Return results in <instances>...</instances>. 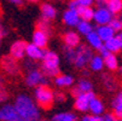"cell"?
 I'll return each instance as SVG.
<instances>
[{
	"label": "cell",
	"instance_id": "cell-18",
	"mask_svg": "<svg viewBox=\"0 0 122 121\" xmlns=\"http://www.w3.org/2000/svg\"><path fill=\"white\" fill-rule=\"evenodd\" d=\"M76 12H77L80 18H82V21H86V22L91 21L93 18V15H94L93 10L90 6H82V5H80L76 9Z\"/></svg>",
	"mask_w": 122,
	"mask_h": 121
},
{
	"label": "cell",
	"instance_id": "cell-34",
	"mask_svg": "<svg viewBox=\"0 0 122 121\" xmlns=\"http://www.w3.org/2000/svg\"><path fill=\"white\" fill-rule=\"evenodd\" d=\"M53 98H55V100L58 102V103H63V102H65V99H66L64 92H53Z\"/></svg>",
	"mask_w": 122,
	"mask_h": 121
},
{
	"label": "cell",
	"instance_id": "cell-4",
	"mask_svg": "<svg viewBox=\"0 0 122 121\" xmlns=\"http://www.w3.org/2000/svg\"><path fill=\"white\" fill-rule=\"evenodd\" d=\"M93 57V51L90 46L87 45H81L77 50H76V56H75V61H74V65L76 68H85L87 65V63H90V61Z\"/></svg>",
	"mask_w": 122,
	"mask_h": 121
},
{
	"label": "cell",
	"instance_id": "cell-6",
	"mask_svg": "<svg viewBox=\"0 0 122 121\" xmlns=\"http://www.w3.org/2000/svg\"><path fill=\"white\" fill-rule=\"evenodd\" d=\"M0 121H28L17 113L15 105L5 104L0 108Z\"/></svg>",
	"mask_w": 122,
	"mask_h": 121
},
{
	"label": "cell",
	"instance_id": "cell-8",
	"mask_svg": "<svg viewBox=\"0 0 122 121\" xmlns=\"http://www.w3.org/2000/svg\"><path fill=\"white\" fill-rule=\"evenodd\" d=\"M96 97V95L92 92V91H88V92H85V93H81L79 97H76L75 99V109L79 110V111H86L88 110L90 108V103L91 100Z\"/></svg>",
	"mask_w": 122,
	"mask_h": 121
},
{
	"label": "cell",
	"instance_id": "cell-32",
	"mask_svg": "<svg viewBox=\"0 0 122 121\" xmlns=\"http://www.w3.org/2000/svg\"><path fill=\"white\" fill-rule=\"evenodd\" d=\"M109 26L114 29V32H117V30L122 29V22L117 18H111L110 22H109Z\"/></svg>",
	"mask_w": 122,
	"mask_h": 121
},
{
	"label": "cell",
	"instance_id": "cell-30",
	"mask_svg": "<svg viewBox=\"0 0 122 121\" xmlns=\"http://www.w3.org/2000/svg\"><path fill=\"white\" fill-rule=\"evenodd\" d=\"M77 87L80 89V91H81L82 93H85V92L92 91L93 85H92V82H90L88 80H80L79 84H77Z\"/></svg>",
	"mask_w": 122,
	"mask_h": 121
},
{
	"label": "cell",
	"instance_id": "cell-1",
	"mask_svg": "<svg viewBox=\"0 0 122 121\" xmlns=\"http://www.w3.org/2000/svg\"><path fill=\"white\" fill-rule=\"evenodd\" d=\"M15 108L17 113L28 121H36L40 119V113L38 107L34 104L31 98L25 95H20L16 98Z\"/></svg>",
	"mask_w": 122,
	"mask_h": 121
},
{
	"label": "cell",
	"instance_id": "cell-43",
	"mask_svg": "<svg viewBox=\"0 0 122 121\" xmlns=\"http://www.w3.org/2000/svg\"><path fill=\"white\" fill-rule=\"evenodd\" d=\"M90 121H103V117L99 115H90Z\"/></svg>",
	"mask_w": 122,
	"mask_h": 121
},
{
	"label": "cell",
	"instance_id": "cell-42",
	"mask_svg": "<svg viewBox=\"0 0 122 121\" xmlns=\"http://www.w3.org/2000/svg\"><path fill=\"white\" fill-rule=\"evenodd\" d=\"M77 1H79L82 6H90V5L92 4L93 0H77Z\"/></svg>",
	"mask_w": 122,
	"mask_h": 121
},
{
	"label": "cell",
	"instance_id": "cell-15",
	"mask_svg": "<svg viewBox=\"0 0 122 121\" xmlns=\"http://www.w3.org/2000/svg\"><path fill=\"white\" fill-rule=\"evenodd\" d=\"M63 41L66 46L70 47H76L80 45V37L75 32H68L63 35Z\"/></svg>",
	"mask_w": 122,
	"mask_h": 121
},
{
	"label": "cell",
	"instance_id": "cell-28",
	"mask_svg": "<svg viewBox=\"0 0 122 121\" xmlns=\"http://www.w3.org/2000/svg\"><path fill=\"white\" fill-rule=\"evenodd\" d=\"M36 28L44 33H46L47 35L51 34V24H50V21H46V20H40L38 23H36Z\"/></svg>",
	"mask_w": 122,
	"mask_h": 121
},
{
	"label": "cell",
	"instance_id": "cell-35",
	"mask_svg": "<svg viewBox=\"0 0 122 121\" xmlns=\"http://www.w3.org/2000/svg\"><path fill=\"white\" fill-rule=\"evenodd\" d=\"M114 109V115L117 120H121L122 119V107H116V108H112Z\"/></svg>",
	"mask_w": 122,
	"mask_h": 121
},
{
	"label": "cell",
	"instance_id": "cell-5",
	"mask_svg": "<svg viewBox=\"0 0 122 121\" xmlns=\"http://www.w3.org/2000/svg\"><path fill=\"white\" fill-rule=\"evenodd\" d=\"M0 67H1V69L6 74L12 75V76L20 73V65L17 63V59L12 57L11 55L3 56V58L0 59Z\"/></svg>",
	"mask_w": 122,
	"mask_h": 121
},
{
	"label": "cell",
	"instance_id": "cell-11",
	"mask_svg": "<svg viewBox=\"0 0 122 121\" xmlns=\"http://www.w3.org/2000/svg\"><path fill=\"white\" fill-rule=\"evenodd\" d=\"M63 21H64V23L68 24V26L75 27V26H77L79 22H80V17H79V15H77V12H76L75 10L69 9V10L65 11L64 15H63Z\"/></svg>",
	"mask_w": 122,
	"mask_h": 121
},
{
	"label": "cell",
	"instance_id": "cell-48",
	"mask_svg": "<svg viewBox=\"0 0 122 121\" xmlns=\"http://www.w3.org/2000/svg\"><path fill=\"white\" fill-rule=\"evenodd\" d=\"M121 74H122V67H121Z\"/></svg>",
	"mask_w": 122,
	"mask_h": 121
},
{
	"label": "cell",
	"instance_id": "cell-29",
	"mask_svg": "<svg viewBox=\"0 0 122 121\" xmlns=\"http://www.w3.org/2000/svg\"><path fill=\"white\" fill-rule=\"evenodd\" d=\"M77 29L81 34H85V35H87V34H90L93 29H92V26L88 23V22H86V21H82V22H79L77 24Z\"/></svg>",
	"mask_w": 122,
	"mask_h": 121
},
{
	"label": "cell",
	"instance_id": "cell-26",
	"mask_svg": "<svg viewBox=\"0 0 122 121\" xmlns=\"http://www.w3.org/2000/svg\"><path fill=\"white\" fill-rule=\"evenodd\" d=\"M52 121H77V117L73 113H59L52 117Z\"/></svg>",
	"mask_w": 122,
	"mask_h": 121
},
{
	"label": "cell",
	"instance_id": "cell-33",
	"mask_svg": "<svg viewBox=\"0 0 122 121\" xmlns=\"http://www.w3.org/2000/svg\"><path fill=\"white\" fill-rule=\"evenodd\" d=\"M111 107L116 108V107H122V91L118 92V95L114 98V100L111 102Z\"/></svg>",
	"mask_w": 122,
	"mask_h": 121
},
{
	"label": "cell",
	"instance_id": "cell-36",
	"mask_svg": "<svg viewBox=\"0 0 122 121\" xmlns=\"http://www.w3.org/2000/svg\"><path fill=\"white\" fill-rule=\"evenodd\" d=\"M103 121H116L117 119L115 117L114 114H110V113H107L105 115H103Z\"/></svg>",
	"mask_w": 122,
	"mask_h": 121
},
{
	"label": "cell",
	"instance_id": "cell-23",
	"mask_svg": "<svg viewBox=\"0 0 122 121\" xmlns=\"http://www.w3.org/2000/svg\"><path fill=\"white\" fill-rule=\"evenodd\" d=\"M107 9L112 13H120L122 10V0H107Z\"/></svg>",
	"mask_w": 122,
	"mask_h": 121
},
{
	"label": "cell",
	"instance_id": "cell-10",
	"mask_svg": "<svg viewBox=\"0 0 122 121\" xmlns=\"http://www.w3.org/2000/svg\"><path fill=\"white\" fill-rule=\"evenodd\" d=\"M111 12L107 9V7H99L94 15H93V18L96 20V22L99 24V26H104V24H108L110 22V20L112 18L111 17Z\"/></svg>",
	"mask_w": 122,
	"mask_h": 121
},
{
	"label": "cell",
	"instance_id": "cell-31",
	"mask_svg": "<svg viewBox=\"0 0 122 121\" xmlns=\"http://www.w3.org/2000/svg\"><path fill=\"white\" fill-rule=\"evenodd\" d=\"M6 99H7V91H6V87H5V82L1 78H0V104L4 103Z\"/></svg>",
	"mask_w": 122,
	"mask_h": 121
},
{
	"label": "cell",
	"instance_id": "cell-38",
	"mask_svg": "<svg viewBox=\"0 0 122 121\" xmlns=\"http://www.w3.org/2000/svg\"><path fill=\"white\" fill-rule=\"evenodd\" d=\"M81 93H82V92L80 91V89L77 87V86H75V87H73V89L70 90V95H71L73 97H75V98H76V97H79Z\"/></svg>",
	"mask_w": 122,
	"mask_h": 121
},
{
	"label": "cell",
	"instance_id": "cell-24",
	"mask_svg": "<svg viewBox=\"0 0 122 121\" xmlns=\"http://www.w3.org/2000/svg\"><path fill=\"white\" fill-rule=\"evenodd\" d=\"M87 40L91 44L92 47H94L96 50H99L102 46H103V42H102V39L98 37V34L96 32H91L90 34H87Z\"/></svg>",
	"mask_w": 122,
	"mask_h": 121
},
{
	"label": "cell",
	"instance_id": "cell-14",
	"mask_svg": "<svg viewBox=\"0 0 122 121\" xmlns=\"http://www.w3.org/2000/svg\"><path fill=\"white\" fill-rule=\"evenodd\" d=\"M40 9H41V18L42 20L51 21V20L56 18L57 11H56V9L52 6V5H50V4H42Z\"/></svg>",
	"mask_w": 122,
	"mask_h": 121
},
{
	"label": "cell",
	"instance_id": "cell-3",
	"mask_svg": "<svg viewBox=\"0 0 122 121\" xmlns=\"http://www.w3.org/2000/svg\"><path fill=\"white\" fill-rule=\"evenodd\" d=\"M35 100L38 105L42 109H50L55 102L53 91L47 85H40L35 89Z\"/></svg>",
	"mask_w": 122,
	"mask_h": 121
},
{
	"label": "cell",
	"instance_id": "cell-25",
	"mask_svg": "<svg viewBox=\"0 0 122 121\" xmlns=\"http://www.w3.org/2000/svg\"><path fill=\"white\" fill-rule=\"evenodd\" d=\"M63 55H64V58L66 59V62L73 64L75 61V56H76V50H75V47H70V46L65 45L63 47Z\"/></svg>",
	"mask_w": 122,
	"mask_h": 121
},
{
	"label": "cell",
	"instance_id": "cell-7",
	"mask_svg": "<svg viewBox=\"0 0 122 121\" xmlns=\"http://www.w3.org/2000/svg\"><path fill=\"white\" fill-rule=\"evenodd\" d=\"M25 84L29 87H34V86H38V85H48V79L46 75L42 74L41 70L33 69V70H29L25 78Z\"/></svg>",
	"mask_w": 122,
	"mask_h": 121
},
{
	"label": "cell",
	"instance_id": "cell-22",
	"mask_svg": "<svg viewBox=\"0 0 122 121\" xmlns=\"http://www.w3.org/2000/svg\"><path fill=\"white\" fill-rule=\"evenodd\" d=\"M74 82V79L69 75H58L55 80V84L58 87H69Z\"/></svg>",
	"mask_w": 122,
	"mask_h": 121
},
{
	"label": "cell",
	"instance_id": "cell-49",
	"mask_svg": "<svg viewBox=\"0 0 122 121\" xmlns=\"http://www.w3.org/2000/svg\"><path fill=\"white\" fill-rule=\"evenodd\" d=\"M116 121H122V119H121V120H116Z\"/></svg>",
	"mask_w": 122,
	"mask_h": 121
},
{
	"label": "cell",
	"instance_id": "cell-27",
	"mask_svg": "<svg viewBox=\"0 0 122 121\" xmlns=\"http://www.w3.org/2000/svg\"><path fill=\"white\" fill-rule=\"evenodd\" d=\"M90 67L92 70H102L103 67H104V61L102 59V57L99 56H96V57H92V59L90 61Z\"/></svg>",
	"mask_w": 122,
	"mask_h": 121
},
{
	"label": "cell",
	"instance_id": "cell-39",
	"mask_svg": "<svg viewBox=\"0 0 122 121\" xmlns=\"http://www.w3.org/2000/svg\"><path fill=\"white\" fill-rule=\"evenodd\" d=\"M24 65H25V68L28 69V70H33V69H36V68H35L36 64L34 63V62H31V61H25V62H24Z\"/></svg>",
	"mask_w": 122,
	"mask_h": 121
},
{
	"label": "cell",
	"instance_id": "cell-44",
	"mask_svg": "<svg viewBox=\"0 0 122 121\" xmlns=\"http://www.w3.org/2000/svg\"><path fill=\"white\" fill-rule=\"evenodd\" d=\"M27 1H29V3H38L39 0H27Z\"/></svg>",
	"mask_w": 122,
	"mask_h": 121
},
{
	"label": "cell",
	"instance_id": "cell-17",
	"mask_svg": "<svg viewBox=\"0 0 122 121\" xmlns=\"http://www.w3.org/2000/svg\"><path fill=\"white\" fill-rule=\"evenodd\" d=\"M102 82H103L104 86H105V89L108 91H110V92H112V91H115L117 89V81H116V79L112 75H110L109 73H104L102 75Z\"/></svg>",
	"mask_w": 122,
	"mask_h": 121
},
{
	"label": "cell",
	"instance_id": "cell-46",
	"mask_svg": "<svg viewBox=\"0 0 122 121\" xmlns=\"http://www.w3.org/2000/svg\"><path fill=\"white\" fill-rule=\"evenodd\" d=\"M96 1L98 3V1H107V0H96Z\"/></svg>",
	"mask_w": 122,
	"mask_h": 121
},
{
	"label": "cell",
	"instance_id": "cell-2",
	"mask_svg": "<svg viewBox=\"0 0 122 121\" xmlns=\"http://www.w3.org/2000/svg\"><path fill=\"white\" fill-rule=\"evenodd\" d=\"M59 57L57 53L52 52V51H47L45 50V53L42 56V64H41V69L44 75H46L47 78H53V76H58L59 75Z\"/></svg>",
	"mask_w": 122,
	"mask_h": 121
},
{
	"label": "cell",
	"instance_id": "cell-41",
	"mask_svg": "<svg viewBox=\"0 0 122 121\" xmlns=\"http://www.w3.org/2000/svg\"><path fill=\"white\" fill-rule=\"evenodd\" d=\"M7 34V32L4 29V27H3V24H1V22H0V44H1V40H3V38Z\"/></svg>",
	"mask_w": 122,
	"mask_h": 121
},
{
	"label": "cell",
	"instance_id": "cell-9",
	"mask_svg": "<svg viewBox=\"0 0 122 121\" xmlns=\"http://www.w3.org/2000/svg\"><path fill=\"white\" fill-rule=\"evenodd\" d=\"M27 42L23 41V40H17L15 41L11 47H10V55L12 57H15L17 61L18 59H22L24 57V53H25V47H27Z\"/></svg>",
	"mask_w": 122,
	"mask_h": 121
},
{
	"label": "cell",
	"instance_id": "cell-16",
	"mask_svg": "<svg viewBox=\"0 0 122 121\" xmlns=\"http://www.w3.org/2000/svg\"><path fill=\"white\" fill-rule=\"evenodd\" d=\"M97 34H98V37L102 39V41H107V40H109L110 38H112L114 37V29L110 27V26H99L98 28H97V32H96Z\"/></svg>",
	"mask_w": 122,
	"mask_h": 121
},
{
	"label": "cell",
	"instance_id": "cell-47",
	"mask_svg": "<svg viewBox=\"0 0 122 121\" xmlns=\"http://www.w3.org/2000/svg\"><path fill=\"white\" fill-rule=\"evenodd\" d=\"M36 121H47V120H40V119H39V120H36Z\"/></svg>",
	"mask_w": 122,
	"mask_h": 121
},
{
	"label": "cell",
	"instance_id": "cell-19",
	"mask_svg": "<svg viewBox=\"0 0 122 121\" xmlns=\"http://www.w3.org/2000/svg\"><path fill=\"white\" fill-rule=\"evenodd\" d=\"M105 46L110 52H118V51L122 48V46H121V41H120V39H118V37H112V38H110L109 40H107L105 41Z\"/></svg>",
	"mask_w": 122,
	"mask_h": 121
},
{
	"label": "cell",
	"instance_id": "cell-40",
	"mask_svg": "<svg viewBox=\"0 0 122 121\" xmlns=\"http://www.w3.org/2000/svg\"><path fill=\"white\" fill-rule=\"evenodd\" d=\"M9 1H10L11 4L16 5V6H20V7H22V6L24 5V0H9Z\"/></svg>",
	"mask_w": 122,
	"mask_h": 121
},
{
	"label": "cell",
	"instance_id": "cell-21",
	"mask_svg": "<svg viewBox=\"0 0 122 121\" xmlns=\"http://www.w3.org/2000/svg\"><path fill=\"white\" fill-rule=\"evenodd\" d=\"M94 115H100L104 111V105H103V102L98 98H93L90 103V108H88Z\"/></svg>",
	"mask_w": 122,
	"mask_h": 121
},
{
	"label": "cell",
	"instance_id": "cell-45",
	"mask_svg": "<svg viewBox=\"0 0 122 121\" xmlns=\"http://www.w3.org/2000/svg\"><path fill=\"white\" fill-rule=\"evenodd\" d=\"M118 39H120V41H121V46H122V34H120V35H118Z\"/></svg>",
	"mask_w": 122,
	"mask_h": 121
},
{
	"label": "cell",
	"instance_id": "cell-20",
	"mask_svg": "<svg viewBox=\"0 0 122 121\" xmlns=\"http://www.w3.org/2000/svg\"><path fill=\"white\" fill-rule=\"evenodd\" d=\"M103 61H104V64H105L108 67V69H110V70H116L117 67H118L117 58H116V56L112 52H109L107 56H104Z\"/></svg>",
	"mask_w": 122,
	"mask_h": 121
},
{
	"label": "cell",
	"instance_id": "cell-37",
	"mask_svg": "<svg viewBox=\"0 0 122 121\" xmlns=\"http://www.w3.org/2000/svg\"><path fill=\"white\" fill-rule=\"evenodd\" d=\"M80 5H81V4L77 1V0H70V1H69V9L75 10V11H76V9H77Z\"/></svg>",
	"mask_w": 122,
	"mask_h": 121
},
{
	"label": "cell",
	"instance_id": "cell-12",
	"mask_svg": "<svg viewBox=\"0 0 122 121\" xmlns=\"http://www.w3.org/2000/svg\"><path fill=\"white\" fill-rule=\"evenodd\" d=\"M25 53L28 55L30 59H41L45 53V48L41 50L40 47H38L34 44H28L25 47Z\"/></svg>",
	"mask_w": 122,
	"mask_h": 121
},
{
	"label": "cell",
	"instance_id": "cell-13",
	"mask_svg": "<svg viewBox=\"0 0 122 121\" xmlns=\"http://www.w3.org/2000/svg\"><path fill=\"white\" fill-rule=\"evenodd\" d=\"M47 40H48V35L46 33L41 32V30H36L33 34V44L36 45L40 48H45L47 45Z\"/></svg>",
	"mask_w": 122,
	"mask_h": 121
}]
</instances>
